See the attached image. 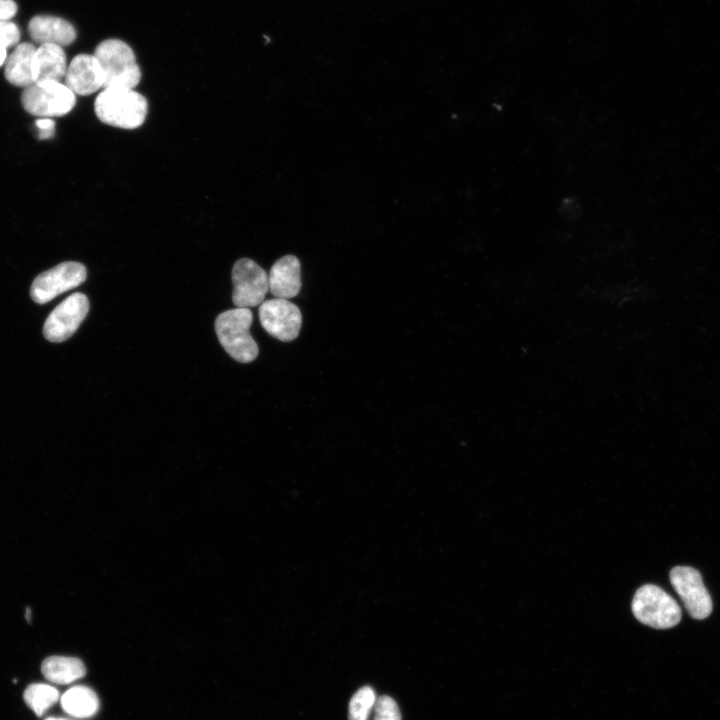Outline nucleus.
Instances as JSON below:
<instances>
[{
	"label": "nucleus",
	"mask_w": 720,
	"mask_h": 720,
	"mask_svg": "<svg viewBox=\"0 0 720 720\" xmlns=\"http://www.w3.org/2000/svg\"><path fill=\"white\" fill-rule=\"evenodd\" d=\"M97 118L104 124L122 129H136L146 119L145 96L127 88H104L94 102Z\"/></svg>",
	"instance_id": "f257e3e1"
},
{
	"label": "nucleus",
	"mask_w": 720,
	"mask_h": 720,
	"mask_svg": "<svg viewBox=\"0 0 720 720\" xmlns=\"http://www.w3.org/2000/svg\"><path fill=\"white\" fill-rule=\"evenodd\" d=\"M40 139L51 138L55 134V122L51 118H39L35 122Z\"/></svg>",
	"instance_id": "4be33fe9"
},
{
	"label": "nucleus",
	"mask_w": 720,
	"mask_h": 720,
	"mask_svg": "<svg viewBox=\"0 0 720 720\" xmlns=\"http://www.w3.org/2000/svg\"><path fill=\"white\" fill-rule=\"evenodd\" d=\"M373 711V720H401V714L397 703L393 698L387 695L377 698Z\"/></svg>",
	"instance_id": "412c9836"
},
{
	"label": "nucleus",
	"mask_w": 720,
	"mask_h": 720,
	"mask_svg": "<svg viewBox=\"0 0 720 720\" xmlns=\"http://www.w3.org/2000/svg\"><path fill=\"white\" fill-rule=\"evenodd\" d=\"M268 279L271 294L283 299L295 297L302 287L299 259L294 255L279 258L272 265Z\"/></svg>",
	"instance_id": "f8f14e48"
},
{
	"label": "nucleus",
	"mask_w": 720,
	"mask_h": 720,
	"mask_svg": "<svg viewBox=\"0 0 720 720\" xmlns=\"http://www.w3.org/2000/svg\"><path fill=\"white\" fill-rule=\"evenodd\" d=\"M58 699V690L47 684H31L24 692L26 704L37 716H42Z\"/></svg>",
	"instance_id": "a211bd4d"
},
{
	"label": "nucleus",
	"mask_w": 720,
	"mask_h": 720,
	"mask_svg": "<svg viewBox=\"0 0 720 720\" xmlns=\"http://www.w3.org/2000/svg\"><path fill=\"white\" fill-rule=\"evenodd\" d=\"M41 670L47 680L61 685L70 684L86 674V668L80 659L67 656L46 658Z\"/></svg>",
	"instance_id": "dca6fc26"
},
{
	"label": "nucleus",
	"mask_w": 720,
	"mask_h": 720,
	"mask_svg": "<svg viewBox=\"0 0 720 720\" xmlns=\"http://www.w3.org/2000/svg\"><path fill=\"white\" fill-rule=\"evenodd\" d=\"M17 13V4L13 0H0V21H9Z\"/></svg>",
	"instance_id": "5701e85b"
},
{
	"label": "nucleus",
	"mask_w": 720,
	"mask_h": 720,
	"mask_svg": "<svg viewBox=\"0 0 720 720\" xmlns=\"http://www.w3.org/2000/svg\"><path fill=\"white\" fill-rule=\"evenodd\" d=\"M376 700L372 687L364 686L358 689L349 703V720H368Z\"/></svg>",
	"instance_id": "6ab92c4d"
},
{
	"label": "nucleus",
	"mask_w": 720,
	"mask_h": 720,
	"mask_svg": "<svg viewBox=\"0 0 720 720\" xmlns=\"http://www.w3.org/2000/svg\"><path fill=\"white\" fill-rule=\"evenodd\" d=\"M23 108L40 118L61 117L75 106V94L63 83L57 81L33 83L21 95Z\"/></svg>",
	"instance_id": "39448f33"
},
{
	"label": "nucleus",
	"mask_w": 720,
	"mask_h": 720,
	"mask_svg": "<svg viewBox=\"0 0 720 720\" xmlns=\"http://www.w3.org/2000/svg\"><path fill=\"white\" fill-rule=\"evenodd\" d=\"M30 37L37 43L67 46L76 39V30L67 20L49 15L33 17L28 24Z\"/></svg>",
	"instance_id": "ddd939ff"
},
{
	"label": "nucleus",
	"mask_w": 720,
	"mask_h": 720,
	"mask_svg": "<svg viewBox=\"0 0 720 720\" xmlns=\"http://www.w3.org/2000/svg\"><path fill=\"white\" fill-rule=\"evenodd\" d=\"M259 319L267 333L283 342L296 339L302 325L298 306L283 298L264 301L259 307Z\"/></svg>",
	"instance_id": "9d476101"
},
{
	"label": "nucleus",
	"mask_w": 720,
	"mask_h": 720,
	"mask_svg": "<svg viewBox=\"0 0 720 720\" xmlns=\"http://www.w3.org/2000/svg\"><path fill=\"white\" fill-rule=\"evenodd\" d=\"M89 311V300L76 292L62 301L47 317L43 334L47 340L60 343L70 338Z\"/></svg>",
	"instance_id": "1a4fd4ad"
},
{
	"label": "nucleus",
	"mask_w": 720,
	"mask_h": 720,
	"mask_svg": "<svg viewBox=\"0 0 720 720\" xmlns=\"http://www.w3.org/2000/svg\"><path fill=\"white\" fill-rule=\"evenodd\" d=\"M670 582L686 610L694 619H705L712 612V599L698 570L676 566L670 571Z\"/></svg>",
	"instance_id": "6e6552de"
},
{
	"label": "nucleus",
	"mask_w": 720,
	"mask_h": 720,
	"mask_svg": "<svg viewBox=\"0 0 720 720\" xmlns=\"http://www.w3.org/2000/svg\"><path fill=\"white\" fill-rule=\"evenodd\" d=\"M25 616H26V619L30 622L31 612H30L29 608H27Z\"/></svg>",
	"instance_id": "393cba45"
},
{
	"label": "nucleus",
	"mask_w": 720,
	"mask_h": 720,
	"mask_svg": "<svg viewBox=\"0 0 720 720\" xmlns=\"http://www.w3.org/2000/svg\"><path fill=\"white\" fill-rule=\"evenodd\" d=\"M233 303L239 308L261 305L269 290L267 272L250 258H241L232 268Z\"/></svg>",
	"instance_id": "423d86ee"
},
{
	"label": "nucleus",
	"mask_w": 720,
	"mask_h": 720,
	"mask_svg": "<svg viewBox=\"0 0 720 720\" xmlns=\"http://www.w3.org/2000/svg\"><path fill=\"white\" fill-rule=\"evenodd\" d=\"M632 611L638 621L656 629L674 627L682 616L678 603L653 584H646L636 591L632 600Z\"/></svg>",
	"instance_id": "20e7f679"
},
{
	"label": "nucleus",
	"mask_w": 720,
	"mask_h": 720,
	"mask_svg": "<svg viewBox=\"0 0 720 720\" xmlns=\"http://www.w3.org/2000/svg\"><path fill=\"white\" fill-rule=\"evenodd\" d=\"M20 31L11 21H0V67L7 58V49L18 44Z\"/></svg>",
	"instance_id": "aec40b11"
},
{
	"label": "nucleus",
	"mask_w": 720,
	"mask_h": 720,
	"mask_svg": "<svg viewBox=\"0 0 720 720\" xmlns=\"http://www.w3.org/2000/svg\"><path fill=\"white\" fill-rule=\"evenodd\" d=\"M36 47L18 44L5 60V77L14 86L26 88L34 83L33 59Z\"/></svg>",
	"instance_id": "2eb2a0df"
},
{
	"label": "nucleus",
	"mask_w": 720,
	"mask_h": 720,
	"mask_svg": "<svg viewBox=\"0 0 720 720\" xmlns=\"http://www.w3.org/2000/svg\"><path fill=\"white\" fill-rule=\"evenodd\" d=\"M87 276L86 267L75 261L62 262L42 272L33 281L30 294L38 304H45L55 297L82 284Z\"/></svg>",
	"instance_id": "0eeeda50"
},
{
	"label": "nucleus",
	"mask_w": 720,
	"mask_h": 720,
	"mask_svg": "<svg viewBox=\"0 0 720 720\" xmlns=\"http://www.w3.org/2000/svg\"><path fill=\"white\" fill-rule=\"evenodd\" d=\"M45 720H70V719L63 718V717H49Z\"/></svg>",
	"instance_id": "b1692460"
},
{
	"label": "nucleus",
	"mask_w": 720,
	"mask_h": 720,
	"mask_svg": "<svg viewBox=\"0 0 720 720\" xmlns=\"http://www.w3.org/2000/svg\"><path fill=\"white\" fill-rule=\"evenodd\" d=\"M66 71V54L61 46L46 43L36 48L33 59L34 83L60 82Z\"/></svg>",
	"instance_id": "4468645a"
},
{
	"label": "nucleus",
	"mask_w": 720,
	"mask_h": 720,
	"mask_svg": "<svg viewBox=\"0 0 720 720\" xmlns=\"http://www.w3.org/2000/svg\"><path fill=\"white\" fill-rule=\"evenodd\" d=\"M104 78V88H135L141 80V70L132 48L120 39H106L95 48Z\"/></svg>",
	"instance_id": "f03ea898"
},
{
	"label": "nucleus",
	"mask_w": 720,
	"mask_h": 720,
	"mask_svg": "<svg viewBox=\"0 0 720 720\" xmlns=\"http://www.w3.org/2000/svg\"><path fill=\"white\" fill-rule=\"evenodd\" d=\"M65 85L75 94L87 96L104 88L101 66L94 55H76L65 74Z\"/></svg>",
	"instance_id": "9b49d317"
},
{
	"label": "nucleus",
	"mask_w": 720,
	"mask_h": 720,
	"mask_svg": "<svg viewBox=\"0 0 720 720\" xmlns=\"http://www.w3.org/2000/svg\"><path fill=\"white\" fill-rule=\"evenodd\" d=\"M253 320L249 308H235L222 312L215 320V331L225 351L240 363H249L259 353L258 345L249 329Z\"/></svg>",
	"instance_id": "7ed1b4c3"
},
{
	"label": "nucleus",
	"mask_w": 720,
	"mask_h": 720,
	"mask_svg": "<svg viewBox=\"0 0 720 720\" xmlns=\"http://www.w3.org/2000/svg\"><path fill=\"white\" fill-rule=\"evenodd\" d=\"M61 706L69 715L76 718H89L99 709L96 693L86 686H74L61 697Z\"/></svg>",
	"instance_id": "f3484780"
}]
</instances>
